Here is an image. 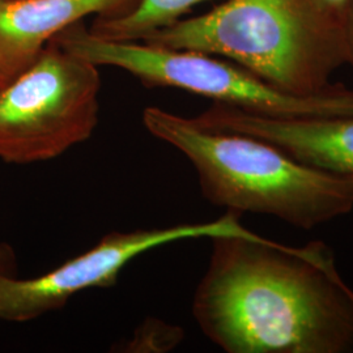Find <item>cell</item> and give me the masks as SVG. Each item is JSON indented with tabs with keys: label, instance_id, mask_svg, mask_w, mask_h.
I'll list each match as a JSON object with an SVG mask.
<instances>
[{
	"label": "cell",
	"instance_id": "5bb4252c",
	"mask_svg": "<svg viewBox=\"0 0 353 353\" xmlns=\"http://www.w3.org/2000/svg\"><path fill=\"white\" fill-rule=\"evenodd\" d=\"M12 79H14V76L4 67V64L0 62V89L7 85Z\"/></svg>",
	"mask_w": 353,
	"mask_h": 353
},
{
	"label": "cell",
	"instance_id": "9a60e30c",
	"mask_svg": "<svg viewBox=\"0 0 353 353\" xmlns=\"http://www.w3.org/2000/svg\"><path fill=\"white\" fill-rule=\"evenodd\" d=\"M14 1H20V0H0V4H8V3H14Z\"/></svg>",
	"mask_w": 353,
	"mask_h": 353
},
{
	"label": "cell",
	"instance_id": "5b68a950",
	"mask_svg": "<svg viewBox=\"0 0 353 353\" xmlns=\"http://www.w3.org/2000/svg\"><path fill=\"white\" fill-rule=\"evenodd\" d=\"M55 39L65 50L97 67L121 68L151 87L183 89L214 103L267 117H294L305 106L303 96L210 54L170 49L145 41L105 39L81 24L65 29Z\"/></svg>",
	"mask_w": 353,
	"mask_h": 353
},
{
	"label": "cell",
	"instance_id": "30bf717a",
	"mask_svg": "<svg viewBox=\"0 0 353 353\" xmlns=\"http://www.w3.org/2000/svg\"><path fill=\"white\" fill-rule=\"evenodd\" d=\"M183 339V331L163 321L148 319L140 326L132 341L126 345L132 352H166Z\"/></svg>",
	"mask_w": 353,
	"mask_h": 353
},
{
	"label": "cell",
	"instance_id": "3957f363",
	"mask_svg": "<svg viewBox=\"0 0 353 353\" xmlns=\"http://www.w3.org/2000/svg\"><path fill=\"white\" fill-rule=\"evenodd\" d=\"M143 41L223 57L279 88L316 94L347 63L344 36L307 0H224Z\"/></svg>",
	"mask_w": 353,
	"mask_h": 353
},
{
	"label": "cell",
	"instance_id": "6da1fadb",
	"mask_svg": "<svg viewBox=\"0 0 353 353\" xmlns=\"http://www.w3.org/2000/svg\"><path fill=\"white\" fill-rule=\"evenodd\" d=\"M210 240L192 314L217 347L228 353L353 352V290L325 242L294 248L254 232Z\"/></svg>",
	"mask_w": 353,
	"mask_h": 353
},
{
	"label": "cell",
	"instance_id": "ba28073f",
	"mask_svg": "<svg viewBox=\"0 0 353 353\" xmlns=\"http://www.w3.org/2000/svg\"><path fill=\"white\" fill-rule=\"evenodd\" d=\"M137 0H20L0 4V62L14 77L51 39L90 14L125 12Z\"/></svg>",
	"mask_w": 353,
	"mask_h": 353
},
{
	"label": "cell",
	"instance_id": "277c9868",
	"mask_svg": "<svg viewBox=\"0 0 353 353\" xmlns=\"http://www.w3.org/2000/svg\"><path fill=\"white\" fill-rule=\"evenodd\" d=\"M99 67L54 38L0 89V160L49 161L90 139L99 125Z\"/></svg>",
	"mask_w": 353,
	"mask_h": 353
},
{
	"label": "cell",
	"instance_id": "4fadbf2b",
	"mask_svg": "<svg viewBox=\"0 0 353 353\" xmlns=\"http://www.w3.org/2000/svg\"><path fill=\"white\" fill-rule=\"evenodd\" d=\"M343 36H344V45H345V59H347V63L351 64L353 67V0H351L348 12L344 20Z\"/></svg>",
	"mask_w": 353,
	"mask_h": 353
},
{
	"label": "cell",
	"instance_id": "8fae6325",
	"mask_svg": "<svg viewBox=\"0 0 353 353\" xmlns=\"http://www.w3.org/2000/svg\"><path fill=\"white\" fill-rule=\"evenodd\" d=\"M328 24L343 33L344 20L351 0H307Z\"/></svg>",
	"mask_w": 353,
	"mask_h": 353
},
{
	"label": "cell",
	"instance_id": "7c38bea8",
	"mask_svg": "<svg viewBox=\"0 0 353 353\" xmlns=\"http://www.w3.org/2000/svg\"><path fill=\"white\" fill-rule=\"evenodd\" d=\"M16 276V255L12 249L0 242V280Z\"/></svg>",
	"mask_w": 353,
	"mask_h": 353
},
{
	"label": "cell",
	"instance_id": "9c48e42d",
	"mask_svg": "<svg viewBox=\"0 0 353 353\" xmlns=\"http://www.w3.org/2000/svg\"><path fill=\"white\" fill-rule=\"evenodd\" d=\"M204 1L210 0H137L125 12L101 16L89 32L105 39L143 41Z\"/></svg>",
	"mask_w": 353,
	"mask_h": 353
},
{
	"label": "cell",
	"instance_id": "8992f818",
	"mask_svg": "<svg viewBox=\"0 0 353 353\" xmlns=\"http://www.w3.org/2000/svg\"><path fill=\"white\" fill-rule=\"evenodd\" d=\"M240 214L228 211L210 223L174 227L112 232L96 246L38 278L16 276L0 280V321L26 322L62 309L75 294L112 287L121 271L143 252L192 239H212L221 234H242Z\"/></svg>",
	"mask_w": 353,
	"mask_h": 353
},
{
	"label": "cell",
	"instance_id": "7a4b0ae2",
	"mask_svg": "<svg viewBox=\"0 0 353 353\" xmlns=\"http://www.w3.org/2000/svg\"><path fill=\"white\" fill-rule=\"evenodd\" d=\"M141 119L151 135L186 156L203 196L217 207L274 216L305 230L353 210V176L316 169L265 140L210 130L157 106Z\"/></svg>",
	"mask_w": 353,
	"mask_h": 353
},
{
	"label": "cell",
	"instance_id": "52a82bcc",
	"mask_svg": "<svg viewBox=\"0 0 353 353\" xmlns=\"http://www.w3.org/2000/svg\"><path fill=\"white\" fill-rule=\"evenodd\" d=\"M192 121L210 130L265 140L328 173L353 176V115L278 118L214 103Z\"/></svg>",
	"mask_w": 353,
	"mask_h": 353
}]
</instances>
